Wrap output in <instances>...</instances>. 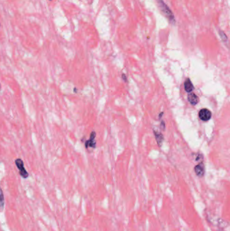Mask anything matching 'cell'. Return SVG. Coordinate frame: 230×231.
<instances>
[{"label":"cell","instance_id":"obj_1","mask_svg":"<svg viewBox=\"0 0 230 231\" xmlns=\"http://www.w3.org/2000/svg\"><path fill=\"white\" fill-rule=\"evenodd\" d=\"M157 4L159 5V7L161 11L164 14V15L167 17V18L169 20V21L172 24H176V18L174 16L171 10L168 7V5L165 4L164 0H157Z\"/></svg>","mask_w":230,"mask_h":231},{"label":"cell","instance_id":"obj_2","mask_svg":"<svg viewBox=\"0 0 230 231\" xmlns=\"http://www.w3.org/2000/svg\"><path fill=\"white\" fill-rule=\"evenodd\" d=\"M15 164L16 167L19 170V173L20 176H21L23 178H27L28 177V173L24 168V161L20 158H18L15 160Z\"/></svg>","mask_w":230,"mask_h":231},{"label":"cell","instance_id":"obj_3","mask_svg":"<svg viewBox=\"0 0 230 231\" xmlns=\"http://www.w3.org/2000/svg\"><path fill=\"white\" fill-rule=\"evenodd\" d=\"M199 118H200V120L204 121V122H206V121H209L211 119V112L210 110H209L208 109L206 108H204L200 109L199 113Z\"/></svg>","mask_w":230,"mask_h":231},{"label":"cell","instance_id":"obj_4","mask_svg":"<svg viewBox=\"0 0 230 231\" xmlns=\"http://www.w3.org/2000/svg\"><path fill=\"white\" fill-rule=\"evenodd\" d=\"M194 172L198 177H202L203 176L205 175V172L204 164L202 163L197 164V165L194 167Z\"/></svg>","mask_w":230,"mask_h":231},{"label":"cell","instance_id":"obj_5","mask_svg":"<svg viewBox=\"0 0 230 231\" xmlns=\"http://www.w3.org/2000/svg\"><path fill=\"white\" fill-rule=\"evenodd\" d=\"M95 137H96L95 132L92 131L91 134V138H90V139L87 141L85 143L86 148H88V147H89L95 148V147H96V141H95Z\"/></svg>","mask_w":230,"mask_h":231},{"label":"cell","instance_id":"obj_6","mask_svg":"<svg viewBox=\"0 0 230 231\" xmlns=\"http://www.w3.org/2000/svg\"><path fill=\"white\" fill-rule=\"evenodd\" d=\"M188 99L189 102L190 103V104L193 106L196 105L199 101V97H198L197 95L193 93H190V94H188Z\"/></svg>","mask_w":230,"mask_h":231},{"label":"cell","instance_id":"obj_7","mask_svg":"<svg viewBox=\"0 0 230 231\" xmlns=\"http://www.w3.org/2000/svg\"><path fill=\"white\" fill-rule=\"evenodd\" d=\"M184 89H185V91L189 93H191V92L194 90V86L193 85V83H192L191 80L189 79H187L186 80V81L184 83Z\"/></svg>","mask_w":230,"mask_h":231},{"label":"cell","instance_id":"obj_8","mask_svg":"<svg viewBox=\"0 0 230 231\" xmlns=\"http://www.w3.org/2000/svg\"><path fill=\"white\" fill-rule=\"evenodd\" d=\"M154 134H155L157 141L158 142L159 145L160 146L161 145L163 140H164V136H163L161 133H158V132H157V131H154Z\"/></svg>","mask_w":230,"mask_h":231},{"label":"cell","instance_id":"obj_9","mask_svg":"<svg viewBox=\"0 0 230 231\" xmlns=\"http://www.w3.org/2000/svg\"><path fill=\"white\" fill-rule=\"evenodd\" d=\"M0 206L2 207L4 206V195L1 187H0Z\"/></svg>","mask_w":230,"mask_h":231},{"label":"cell","instance_id":"obj_10","mask_svg":"<svg viewBox=\"0 0 230 231\" xmlns=\"http://www.w3.org/2000/svg\"><path fill=\"white\" fill-rule=\"evenodd\" d=\"M219 34L221 38V39H222V41L223 42H226L227 41H228V37H227L226 34L224 33L223 31H219Z\"/></svg>","mask_w":230,"mask_h":231},{"label":"cell","instance_id":"obj_11","mask_svg":"<svg viewBox=\"0 0 230 231\" xmlns=\"http://www.w3.org/2000/svg\"><path fill=\"white\" fill-rule=\"evenodd\" d=\"M121 76H122V79H123L124 80V81H125V82H126V81H127V79H126V74H122Z\"/></svg>","mask_w":230,"mask_h":231},{"label":"cell","instance_id":"obj_12","mask_svg":"<svg viewBox=\"0 0 230 231\" xmlns=\"http://www.w3.org/2000/svg\"><path fill=\"white\" fill-rule=\"evenodd\" d=\"M1 87H2V86H1V84H0V91H1Z\"/></svg>","mask_w":230,"mask_h":231},{"label":"cell","instance_id":"obj_13","mask_svg":"<svg viewBox=\"0 0 230 231\" xmlns=\"http://www.w3.org/2000/svg\"><path fill=\"white\" fill-rule=\"evenodd\" d=\"M49 1H52V0H49Z\"/></svg>","mask_w":230,"mask_h":231},{"label":"cell","instance_id":"obj_14","mask_svg":"<svg viewBox=\"0 0 230 231\" xmlns=\"http://www.w3.org/2000/svg\"><path fill=\"white\" fill-rule=\"evenodd\" d=\"M0 26H1V24H0Z\"/></svg>","mask_w":230,"mask_h":231}]
</instances>
